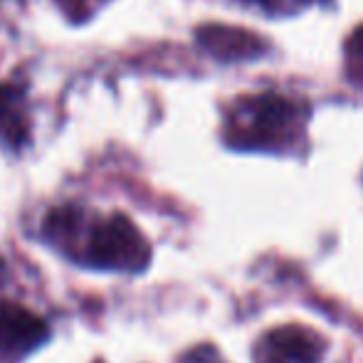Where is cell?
I'll return each instance as SVG.
<instances>
[{"label": "cell", "instance_id": "2", "mask_svg": "<svg viewBox=\"0 0 363 363\" xmlns=\"http://www.w3.org/2000/svg\"><path fill=\"white\" fill-rule=\"evenodd\" d=\"M148 242L129 218L114 216L99 225L89 240L86 262L101 269H144L148 264Z\"/></svg>", "mask_w": 363, "mask_h": 363}, {"label": "cell", "instance_id": "5", "mask_svg": "<svg viewBox=\"0 0 363 363\" xmlns=\"http://www.w3.org/2000/svg\"><path fill=\"white\" fill-rule=\"evenodd\" d=\"M201 40L213 55L225 60L255 57V55L262 52V45H259L257 38L233 28H206L201 33Z\"/></svg>", "mask_w": 363, "mask_h": 363}, {"label": "cell", "instance_id": "6", "mask_svg": "<svg viewBox=\"0 0 363 363\" xmlns=\"http://www.w3.org/2000/svg\"><path fill=\"white\" fill-rule=\"evenodd\" d=\"M0 136H5L15 146L28 139V116L18 86H0Z\"/></svg>", "mask_w": 363, "mask_h": 363}, {"label": "cell", "instance_id": "8", "mask_svg": "<svg viewBox=\"0 0 363 363\" xmlns=\"http://www.w3.org/2000/svg\"><path fill=\"white\" fill-rule=\"evenodd\" d=\"M255 3H262V5H272V3H277V0H255Z\"/></svg>", "mask_w": 363, "mask_h": 363}, {"label": "cell", "instance_id": "3", "mask_svg": "<svg viewBox=\"0 0 363 363\" xmlns=\"http://www.w3.org/2000/svg\"><path fill=\"white\" fill-rule=\"evenodd\" d=\"M324 354L319 336L301 326H279L257 346L259 363H316Z\"/></svg>", "mask_w": 363, "mask_h": 363}, {"label": "cell", "instance_id": "7", "mask_svg": "<svg viewBox=\"0 0 363 363\" xmlns=\"http://www.w3.org/2000/svg\"><path fill=\"white\" fill-rule=\"evenodd\" d=\"M188 363H223L216 356V351L213 349H198V351H193L191 356L186 359Z\"/></svg>", "mask_w": 363, "mask_h": 363}, {"label": "cell", "instance_id": "4", "mask_svg": "<svg viewBox=\"0 0 363 363\" xmlns=\"http://www.w3.org/2000/svg\"><path fill=\"white\" fill-rule=\"evenodd\" d=\"M48 339V326L30 311L15 304H0V346L13 351H30Z\"/></svg>", "mask_w": 363, "mask_h": 363}, {"label": "cell", "instance_id": "1", "mask_svg": "<svg viewBox=\"0 0 363 363\" xmlns=\"http://www.w3.org/2000/svg\"><path fill=\"white\" fill-rule=\"evenodd\" d=\"M301 124V109L279 94L250 96L238 104L230 119L233 144L250 148H277L294 139Z\"/></svg>", "mask_w": 363, "mask_h": 363}]
</instances>
